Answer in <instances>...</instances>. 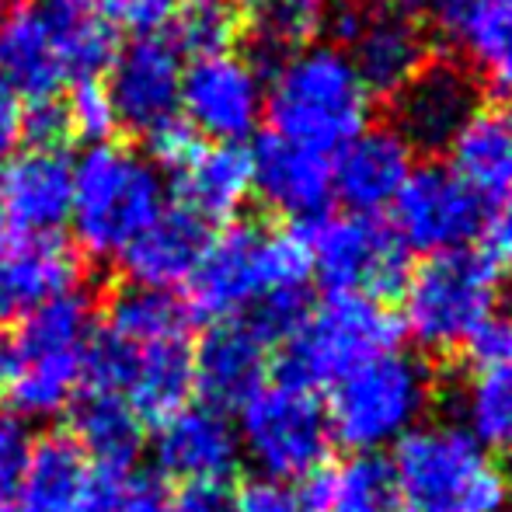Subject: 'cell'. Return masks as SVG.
<instances>
[{"label": "cell", "instance_id": "cell-1", "mask_svg": "<svg viewBox=\"0 0 512 512\" xmlns=\"http://www.w3.org/2000/svg\"><path fill=\"white\" fill-rule=\"evenodd\" d=\"M307 279L310 265L300 237L262 223H234L209 237L189 279L185 307L209 324L251 317L276 342H286L307 314Z\"/></svg>", "mask_w": 512, "mask_h": 512}, {"label": "cell", "instance_id": "cell-2", "mask_svg": "<svg viewBox=\"0 0 512 512\" xmlns=\"http://www.w3.org/2000/svg\"><path fill=\"white\" fill-rule=\"evenodd\" d=\"M112 53V25L74 0H25L0 21V81L28 102L98 81Z\"/></svg>", "mask_w": 512, "mask_h": 512}, {"label": "cell", "instance_id": "cell-3", "mask_svg": "<svg viewBox=\"0 0 512 512\" xmlns=\"http://www.w3.org/2000/svg\"><path fill=\"white\" fill-rule=\"evenodd\" d=\"M373 95L349 56L335 46H297L265 77V115L272 136L335 157L370 126Z\"/></svg>", "mask_w": 512, "mask_h": 512}, {"label": "cell", "instance_id": "cell-4", "mask_svg": "<svg viewBox=\"0 0 512 512\" xmlns=\"http://www.w3.org/2000/svg\"><path fill=\"white\" fill-rule=\"evenodd\" d=\"M98 314L88 293L70 290L28 310L7 338V405L14 418H53L74 405L88 377Z\"/></svg>", "mask_w": 512, "mask_h": 512}, {"label": "cell", "instance_id": "cell-5", "mask_svg": "<svg viewBox=\"0 0 512 512\" xmlns=\"http://www.w3.org/2000/svg\"><path fill=\"white\" fill-rule=\"evenodd\" d=\"M405 512H502L509 478L457 418H436L411 429L387 464Z\"/></svg>", "mask_w": 512, "mask_h": 512}, {"label": "cell", "instance_id": "cell-6", "mask_svg": "<svg viewBox=\"0 0 512 512\" xmlns=\"http://www.w3.org/2000/svg\"><path fill=\"white\" fill-rule=\"evenodd\" d=\"M168 206L150 157L122 143H95L74 164L70 227L88 255L119 258Z\"/></svg>", "mask_w": 512, "mask_h": 512}, {"label": "cell", "instance_id": "cell-7", "mask_svg": "<svg viewBox=\"0 0 512 512\" xmlns=\"http://www.w3.org/2000/svg\"><path fill=\"white\" fill-rule=\"evenodd\" d=\"M436 380L422 356L391 349L328 387L331 439L356 457L394 450L425 422Z\"/></svg>", "mask_w": 512, "mask_h": 512}, {"label": "cell", "instance_id": "cell-8", "mask_svg": "<svg viewBox=\"0 0 512 512\" xmlns=\"http://www.w3.org/2000/svg\"><path fill=\"white\" fill-rule=\"evenodd\" d=\"M502 272L481 251L429 255L401 286V335L422 352H460L502 307Z\"/></svg>", "mask_w": 512, "mask_h": 512}, {"label": "cell", "instance_id": "cell-9", "mask_svg": "<svg viewBox=\"0 0 512 512\" xmlns=\"http://www.w3.org/2000/svg\"><path fill=\"white\" fill-rule=\"evenodd\" d=\"M237 446L241 457L258 471V478L304 485L328 467L331 425L328 408L314 387L290 377L265 380L237 408Z\"/></svg>", "mask_w": 512, "mask_h": 512}, {"label": "cell", "instance_id": "cell-10", "mask_svg": "<svg viewBox=\"0 0 512 512\" xmlns=\"http://www.w3.org/2000/svg\"><path fill=\"white\" fill-rule=\"evenodd\" d=\"M401 321L384 300L328 293L307 307L293 335L286 338L283 377L304 387H331L349 370L398 349Z\"/></svg>", "mask_w": 512, "mask_h": 512}, {"label": "cell", "instance_id": "cell-11", "mask_svg": "<svg viewBox=\"0 0 512 512\" xmlns=\"http://www.w3.org/2000/svg\"><path fill=\"white\" fill-rule=\"evenodd\" d=\"M310 276L328 293L384 300L408 279V251L380 216L335 213L310 220L300 237Z\"/></svg>", "mask_w": 512, "mask_h": 512}, {"label": "cell", "instance_id": "cell-12", "mask_svg": "<svg viewBox=\"0 0 512 512\" xmlns=\"http://www.w3.org/2000/svg\"><path fill=\"white\" fill-rule=\"evenodd\" d=\"M328 46L342 49L370 95H398L429 63V39L418 18L391 0H338L324 11Z\"/></svg>", "mask_w": 512, "mask_h": 512}, {"label": "cell", "instance_id": "cell-13", "mask_svg": "<svg viewBox=\"0 0 512 512\" xmlns=\"http://www.w3.org/2000/svg\"><path fill=\"white\" fill-rule=\"evenodd\" d=\"M84 387L119 394L143 418V425L164 422L168 415L192 405V394H196L189 335L126 345L98 328L95 342H91Z\"/></svg>", "mask_w": 512, "mask_h": 512}, {"label": "cell", "instance_id": "cell-14", "mask_svg": "<svg viewBox=\"0 0 512 512\" xmlns=\"http://www.w3.org/2000/svg\"><path fill=\"white\" fill-rule=\"evenodd\" d=\"M185 56L161 32L133 35L108 60L105 95L115 126L143 140H157L164 129L182 122V74Z\"/></svg>", "mask_w": 512, "mask_h": 512}, {"label": "cell", "instance_id": "cell-15", "mask_svg": "<svg viewBox=\"0 0 512 512\" xmlns=\"http://www.w3.org/2000/svg\"><path fill=\"white\" fill-rule=\"evenodd\" d=\"M391 230L405 251L446 255L481 237L488 203L443 161L415 164L391 206Z\"/></svg>", "mask_w": 512, "mask_h": 512}, {"label": "cell", "instance_id": "cell-16", "mask_svg": "<svg viewBox=\"0 0 512 512\" xmlns=\"http://www.w3.org/2000/svg\"><path fill=\"white\" fill-rule=\"evenodd\" d=\"M182 119L213 143L241 147L265 119V70L234 49L192 60L182 74Z\"/></svg>", "mask_w": 512, "mask_h": 512}, {"label": "cell", "instance_id": "cell-17", "mask_svg": "<svg viewBox=\"0 0 512 512\" xmlns=\"http://www.w3.org/2000/svg\"><path fill=\"white\" fill-rule=\"evenodd\" d=\"M74 161L60 147H25L0 161V230L56 237L70 223Z\"/></svg>", "mask_w": 512, "mask_h": 512}, {"label": "cell", "instance_id": "cell-18", "mask_svg": "<svg viewBox=\"0 0 512 512\" xmlns=\"http://www.w3.org/2000/svg\"><path fill=\"white\" fill-rule=\"evenodd\" d=\"M481 112L478 77L457 63H425L394 95V129L411 150H446L453 136Z\"/></svg>", "mask_w": 512, "mask_h": 512}, {"label": "cell", "instance_id": "cell-19", "mask_svg": "<svg viewBox=\"0 0 512 512\" xmlns=\"http://www.w3.org/2000/svg\"><path fill=\"white\" fill-rule=\"evenodd\" d=\"M276 338L258 328L251 317L209 324V331L192 349V380L209 408H241L269 380V363Z\"/></svg>", "mask_w": 512, "mask_h": 512}, {"label": "cell", "instance_id": "cell-20", "mask_svg": "<svg viewBox=\"0 0 512 512\" xmlns=\"http://www.w3.org/2000/svg\"><path fill=\"white\" fill-rule=\"evenodd\" d=\"M150 457L157 474L189 485V481H230L241 446L227 411L209 405H185L157 422L150 439Z\"/></svg>", "mask_w": 512, "mask_h": 512}, {"label": "cell", "instance_id": "cell-21", "mask_svg": "<svg viewBox=\"0 0 512 512\" xmlns=\"http://www.w3.org/2000/svg\"><path fill=\"white\" fill-rule=\"evenodd\" d=\"M335 196L356 216H380L394 206L415 171V150L394 126H366L331 157Z\"/></svg>", "mask_w": 512, "mask_h": 512}, {"label": "cell", "instance_id": "cell-22", "mask_svg": "<svg viewBox=\"0 0 512 512\" xmlns=\"http://www.w3.org/2000/svg\"><path fill=\"white\" fill-rule=\"evenodd\" d=\"M251 192L276 216L317 220L335 199L331 157L265 133L251 150Z\"/></svg>", "mask_w": 512, "mask_h": 512}, {"label": "cell", "instance_id": "cell-23", "mask_svg": "<svg viewBox=\"0 0 512 512\" xmlns=\"http://www.w3.org/2000/svg\"><path fill=\"white\" fill-rule=\"evenodd\" d=\"M77 255L60 237L0 230V317H25L60 293L77 290Z\"/></svg>", "mask_w": 512, "mask_h": 512}, {"label": "cell", "instance_id": "cell-24", "mask_svg": "<svg viewBox=\"0 0 512 512\" xmlns=\"http://www.w3.org/2000/svg\"><path fill=\"white\" fill-rule=\"evenodd\" d=\"M209 244V227L182 206H164V213L119 255L122 272L133 286L175 290L189 283Z\"/></svg>", "mask_w": 512, "mask_h": 512}, {"label": "cell", "instance_id": "cell-25", "mask_svg": "<svg viewBox=\"0 0 512 512\" xmlns=\"http://www.w3.org/2000/svg\"><path fill=\"white\" fill-rule=\"evenodd\" d=\"M168 171L175 178L178 206L189 209L206 227L234 220L251 196V154L241 147H227V143L199 147L196 143Z\"/></svg>", "mask_w": 512, "mask_h": 512}, {"label": "cell", "instance_id": "cell-26", "mask_svg": "<svg viewBox=\"0 0 512 512\" xmlns=\"http://www.w3.org/2000/svg\"><path fill=\"white\" fill-rule=\"evenodd\" d=\"M98 467L67 432L32 439L18 488V512H84Z\"/></svg>", "mask_w": 512, "mask_h": 512}, {"label": "cell", "instance_id": "cell-27", "mask_svg": "<svg viewBox=\"0 0 512 512\" xmlns=\"http://www.w3.org/2000/svg\"><path fill=\"white\" fill-rule=\"evenodd\" d=\"M70 411V432L98 471H129L143 450V418L119 394L81 387Z\"/></svg>", "mask_w": 512, "mask_h": 512}, {"label": "cell", "instance_id": "cell-28", "mask_svg": "<svg viewBox=\"0 0 512 512\" xmlns=\"http://www.w3.org/2000/svg\"><path fill=\"white\" fill-rule=\"evenodd\" d=\"M450 168L485 203H499L512 192V133L495 112H478L450 147Z\"/></svg>", "mask_w": 512, "mask_h": 512}, {"label": "cell", "instance_id": "cell-29", "mask_svg": "<svg viewBox=\"0 0 512 512\" xmlns=\"http://www.w3.org/2000/svg\"><path fill=\"white\" fill-rule=\"evenodd\" d=\"M192 314L182 297L171 290H150V286H119L105 307L98 328L126 345H147L161 338L189 335Z\"/></svg>", "mask_w": 512, "mask_h": 512}, {"label": "cell", "instance_id": "cell-30", "mask_svg": "<svg viewBox=\"0 0 512 512\" xmlns=\"http://www.w3.org/2000/svg\"><path fill=\"white\" fill-rule=\"evenodd\" d=\"M457 422L495 460H512V363L474 370L460 384Z\"/></svg>", "mask_w": 512, "mask_h": 512}, {"label": "cell", "instance_id": "cell-31", "mask_svg": "<svg viewBox=\"0 0 512 512\" xmlns=\"http://www.w3.org/2000/svg\"><path fill=\"white\" fill-rule=\"evenodd\" d=\"M310 512H405L394 495L387 464L373 457H356L352 464L314 474L304 481Z\"/></svg>", "mask_w": 512, "mask_h": 512}, {"label": "cell", "instance_id": "cell-32", "mask_svg": "<svg viewBox=\"0 0 512 512\" xmlns=\"http://www.w3.org/2000/svg\"><path fill=\"white\" fill-rule=\"evenodd\" d=\"M457 42L485 81L512 91V0H474Z\"/></svg>", "mask_w": 512, "mask_h": 512}, {"label": "cell", "instance_id": "cell-33", "mask_svg": "<svg viewBox=\"0 0 512 512\" xmlns=\"http://www.w3.org/2000/svg\"><path fill=\"white\" fill-rule=\"evenodd\" d=\"M237 32H241V11L234 0H182L171 18L168 39L182 56L203 60V56L230 53Z\"/></svg>", "mask_w": 512, "mask_h": 512}, {"label": "cell", "instance_id": "cell-34", "mask_svg": "<svg viewBox=\"0 0 512 512\" xmlns=\"http://www.w3.org/2000/svg\"><path fill=\"white\" fill-rule=\"evenodd\" d=\"M237 11H244L248 25L265 46L290 53L310 32L321 28L328 0H241Z\"/></svg>", "mask_w": 512, "mask_h": 512}, {"label": "cell", "instance_id": "cell-35", "mask_svg": "<svg viewBox=\"0 0 512 512\" xmlns=\"http://www.w3.org/2000/svg\"><path fill=\"white\" fill-rule=\"evenodd\" d=\"M84 512H168V492L154 474L143 471H98L95 492Z\"/></svg>", "mask_w": 512, "mask_h": 512}, {"label": "cell", "instance_id": "cell-36", "mask_svg": "<svg viewBox=\"0 0 512 512\" xmlns=\"http://www.w3.org/2000/svg\"><path fill=\"white\" fill-rule=\"evenodd\" d=\"M63 112H67L70 136L91 140V147H95V143H108V133L115 129V115H112V105H108L102 81H84V84H77V88H70V98L63 102Z\"/></svg>", "mask_w": 512, "mask_h": 512}, {"label": "cell", "instance_id": "cell-37", "mask_svg": "<svg viewBox=\"0 0 512 512\" xmlns=\"http://www.w3.org/2000/svg\"><path fill=\"white\" fill-rule=\"evenodd\" d=\"M28 450H32V439L21 418L0 415V512H18V488Z\"/></svg>", "mask_w": 512, "mask_h": 512}, {"label": "cell", "instance_id": "cell-38", "mask_svg": "<svg viewBox=\"0 0 512 512\" xmlns=\"http://www.w3.org/2000/svg\"><path fill=\"white\" fill-rule=\"evenodd\" d=\"M182 0H105L102 18L108 25H122L133 35H150L171 25Z\"/></svg>", "mask_w": 512, "mask_h": 512}, {"label": "cell", "instance_id": "cell-39", "mask_svg": "<svg viewBox=\"0 0 512 512\" xmlns=\"http://www.w3.org/2000/svg\"><path fill=\"white\" fill-rule=\"evenodd\" d=\"M464 352L471 356L474 370L512 363V310H502V307L495 310V314L471 335Z\"/></svg>", "mask_w": 512, "mask_h": 512}, {"label": "cell", "instance_id": "cell-40", "mask_svg": "<svg viewBox=\"0 0 512 512\" xmlns=\"http://www.w3.org/2000/svg\"><path fill=\"white\" fill-rule=\"evenodd\" d=\"M237 512H310L304 485L255 478L237 492Z\"/></svg>", "mask_w": 512, "mask_h": 512}, {"label": "cell", "instance_id": "cell-41", "mask_svg": "<svg viewBox=\"0 0 512 512\" xmlns=\"http://www.w3.org/2000/svg\"><path fill=\"white\" fill-rule=\"evenodd\" d=\"M168 512H237V488L230 481H189L168 495Z\"/></svg>", "mask_w": 512, "mask_h": 512}, {"label": "cell", "instance_id": "cell-42", "mask_svg": "<svg viewBox=\"0 0 512 512\" xmlns=\"http://www.w3.org/2000/svg\"><path fill=\"white\" fill-rule=\"evenodd\" d=\"M21 136H28V147H60L63 150V143L70 140V126H67V112H63L60 98L25 105Z\"/></svg>", "mask_w": 512, "mask_h": 512}, {"label": "cell", "instance_id": "cell-43", "mask_svg": "<svg viewBox=\"0 0 512 512\" xmlns=\"http://www.w3.org/2000/svg\"><path fill=\"white\" fill-rule=\"evenodd\" d=\"M481 237H485V251L481 255L499 272H512V192L506 199H499L492 213L485 216Z\"/></svg>", "mask_w": 512, "mask_h": 512}, {"label": "cell", "instance_id": "cell-44", "mask_svg": "<svg viewBox=\"0 0 512 512\" xmlns=\"http://www.w3.org/2000/svg\"><path fill=\"white\" fill-rule=\"evenodd\" d=\"M21 119H25V105L0 81V161L14 154V143L21 140Z\"/></svg>", "mask_w": 512, "mask_h": 512}, {"label": "cell", "instance_id": "cell-45", "mask_svg": "<svg viewBox=\"0 0 512 512\" xmlns=\"http://www.w3.org/2000/svg\"><path fill=\"white\" fill-rule=\"evenodd\" d=\"M4 370H7V335L0 331V380H4Z\"/></svg>", "mask_w": 512, "mask_h": 512}, {"label": "cell", "instance_id": "cell-46", "mask_svg": "<svg viewBox=\"0 0 512 512\" xmlns=\"http://www.w3.org/2000/svg\"><path fill=\"white\" fill-rule=\"evenodd\" d=\"M502 119H506V126H509V133H512V98H509V108H506V115H502Z\"/></svg>", "mask_w": 512, "mask_h": 512}, {"label": "cell", "instance_id": "cell-47", "mask_svg": "<svg viewBox=\"0 0 512 512\" xmlns=\"http://www.w3.org/2000/svg\"><path fill=\"white\" fill-rule=\"evenodd\" d=\"M4 4H11V0H0V7H4Z\"/></svg>", "mask_w": 512, "mask_h": 512}, {"label": "cell", "instance_id": "cell-48", "mask_svg": "<svg viewBox=\"0 0 512 512\" xmlns=\"http://www.w3.org/2000/svg\"><path fill=\"white\" fill-rule=\"evenodd\" d=\"M502 512H512V509H509V506H506V509H502Z\"/></svg>", "mask_w": 512, "mask_h": 512}, {"label": "cell", "instance_id": "cell-49", "mask_svg": "<svg viewBox=\"0 0 512 512\" xmlns=\"http://www.w3.org/2000/svg\"><path fill=\"white\" fill-rule=\"evenodd\" d=\"M74 4H81V0H74Z\"/></svg>", "mask_w": 512, "mask_h": 512}]
</instances>
